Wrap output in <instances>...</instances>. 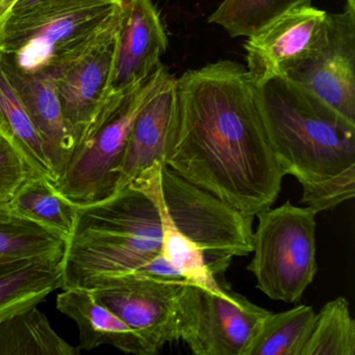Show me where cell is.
<instances>
[{
	"label": "cell",
	"instance_id": "1",
	"mask_svg": "<svg viewBox=\"0 0 355 355\" xmlns=\"http://www.w3.org/2000/svg\"><path fill=\"white\" fill-rule=\"evenodd\" d=\"M176 90L164 164L244 215L270 209L284 176L246 67L220 60L176 78Z\"/></svg>",
	"mask_w": 355,
	"mask_h": 355
},
{
	"label": "cell",
	"instance_id": "2",
	"mask_svg": "<svg viewBox=\"0 0 355 355\" xmlns=\"http://www.w3.org/2000/svg\"><path fill=\"white\" fill-rule=\"evenodd\" d=\"M255 88L278 167L301 184V202L319 214L353 199L355 124L288 78Z\"/></svg>",
	"mask_w": 355,
	"mask_h": 355
},
{
	"label": "cell",
	"instance_id": "3",
	"mask_svg": "<svg viewBox=\"0 0 355 355\" xmlns=\"http://www.w3.org/2000/svg\"><path fill=\"white\" fill-rule=\"evenodd\" d=\"M130 184L144 193L159 211L162 254L188 282L215 293L236 257L252 251L253 217L174 173L164 163L141 172Z\"/></svg>",
	"mask_w": 355,
	"mask_h": 355
},
{
	"label": "cell",
	"instance_id": "4",
	"mask_svg": "<svg viewBox=\"0 0 355 355\" xmlns=\"http://www.w3.org/2000/svg\"><path fill=\"white\" fill-rule=\"evenodd\" d=\"M162 247L157 207L128 184L105 200L78 207L73 232L66 241L62 288L93 290L128 274L147 275Z\"/></svg>",
	"mask_w": 355,
	"mask_h": 355
},
{
	"label": "cell",
	"instance_id": "5",
	"mask_svg": "<svg viewBox=\"0 0 355 355\" xmlns=\"http://www.w3.org/2000/svg\"><path fill=\"white\" fill-rule=\"evenodd\" d=\"M123 3L65 0L6 18L0 24V65L24 76L55 78L116 36Z\"/></svg>",
	"mask_w": 355,
	"mask_h": 355
},
{
	"label": "cell",
	"instance_id": "6",
	"mask_svg": "<svg viewBox=\"0 0 355 355\" xmlns=\"http://www.w3.org/2000/svg\"><path fill=\"white\" fill-rule=\"evenodd\" d=\"M317 213L290 200L257 216L252 259L247 270L272 300L299 302L318 272Z\"/></svg>",
	"mask_w": 355,
	"mask_h": 355
},
{
	"label": "cell",
	"instance_id": "7",
	"mask_svg": "<svg viewBox=\"0 0 355 355\" xmlns=\"http://www.w3.org/2000/svg\"><path fill=\"white\" fill-rule=\"evenodd\" d=\"M157 69L128 94L103 107L88 138L76 149L65 171L53 184L78 207L105 200L117 191L128 136L155 85Z\"/></svg>",
	"mask_w": 355,
	"mask_h": 355
},
{
	"label": "cell",
	"instance_id": "8",
	"mask_svg": "<svg viewBox=\"0 0 355 355\" xmlns=\"http://www.w3.org/2000/svg\"><path fill=\"white\" fill-rule=\"evenodd\" d=\"M268 313L227 284L219 294L184 282L176 298L178 338L196 355H244Z\"/></svg>",
	"mask_w": 355,
	"mask_h": 355
},
{
	"label": "cell",
	"instance_id": "9",
	"mask_svg": "<svg viewBox=\"0 0 355 355\" xmlns=\"http://www.w3.org/2000/svg\"><path fill=\"white\" fill-rule=\"evenodd\" d=\"M184 282L188 280L128 274L90 291L144 340L153 355L180 340L176 298Z\"/></svg>",
	"mask_w": 355,
	"mask_h": 355
},
{
	"label": "cell",
	"instance_id": "10",
	"mask_svg": "<svg viewBox=\"0 0 355 355\" xmlns=\"http://www.w3.org/2000/svg\"><path fill=\"white\" fill-rule=\"evenodd\" d=\"M286 78L355 124V11L327 14L325 40Z\"/></svg>",
	"mask_w": 355,
	"mask_h": 355
},
{
	"label": "cell",
	"instance_id": "11",
	"mask_svg": "<svg viewBox=\"0 0 355 355\" xmlns=\"http://www.w3.org/2000/svg\"><path fill=\"white\" fill-rule=\"evenodd\" d=\"M327 14L311 5L297 8L248 37L246 69L253 85L286 78L319 49L326 38Z\"/></svg>",
	"mask_w": 355,
	"mask_h": 355
},
{
	"label": "cell",
	"instance_id": "12",
	"mask_svg": "<svg viewBox=\"0 0 355 355\" xmlns=\"http://www.w3.org/2000/svg\"><path fill=\"white\" fill-rule=\"evenodd\" d=\"M167 46V34L153 0H124L101 110L147 80L162 65Z\"/></svg>",
	"mask_w": 355,
	"mask_h": 355
},
{
	"label": "cell",
	"instance_id": "13",
	"mask_svg": "<svg viewBox=\"0 0 355 355\" xmlns=\"http://www.w3.org/2000/svg\"><path fill=\"white\" fill-rule=\"evenodd\" d=\"M176 99V78L162 64L155 85L132 123L119 168L117 191L128 186L147 168L164 163L175 119Z\"/></svg>",
	"mask_w": 355,
	"mask_h": 355
},
{
	"label": "cell",
	"instance_id": "14",
	"mask_svg": "<svg viewBox=\"0 0 355 355\" xmlns=\"http://www.w3.org/2000/svg\"><path fill=\"white\" fill-rule=\"evenodd\" d=\"M115 41L116 36L53 78L76 148L88 138L103 107Z\"/></svg>",
	"mask_w": 355,
	"mask_h": 355
},
{
	"label": "cell",
	"instance_id": "15",
	"mask_svg": "<svg viewBox=\"0 0 355 355\" xmlns=\"http://www.w3.org/2000/svg\"><path fill=\"white\" fill-rule=\"evenodd\" d=\"M3 71L19 95L59 180L76 151V141L64 117L53 78Z\"/></svg>",
	"mask_w": 355,
	"mask_h": 355
},
{
	"label": "cell",
	"instance_id": "16",
	"mask_svg": "<svg viewBox=\"0 0 355 355\" xmlns=\"http://www.w3.org/2000/svg\"><path fill=\"white\" fill-rule=\"evenodd\" d=\"M57 307L71 318L80 330V351L110 345L125 353L153 355L148 345L86 288H63Z\"/></svg>",
	"mask_w": 355,
	"mask_h": 355
},
{
	"label": "cell",
	"instance_id": "17",
	"mask_svg": "<svg viewBox=\"0 0 355 355\" xmlns=\"http://www.w3.org/2000/svg\"><path fill=\"white\" fill-rule=\"evenodd\" d=\"M63 257H43L0 267V321L37 306L63 286Z\"/></svg>",
	"mask_w": 355,
	"mask_h": 355
},
{
	"label": "cell",
	"instance_id": "18",
	"mask_svg": "<svg viewBox=\"0 0 355 355\" xmlns=\"http://www.w3.org/2000/svg\"><path fill=\"white\" fill-rule=\"evenodd\" d=\"M51 327L37 306L22 309L0 321V355H78Z\"/></svg>",
	"mask_w": 355,
	"mask_h": 355
},
{
	"label": "cell",
	"instance_id": "19",
	"mask_svg": "<svg viewBox=\"0 0 355 355\" xmlns=\"http://www.w3.org/2000/svg\"><path fill=\"white\" fill-rule=\"evenodd\" d=\"M10 209L67 241L73 232L78 207L66 198L45 176L36 174L18 191Z\"/></svg>",
	"mask_w": 355,
	"mask_h": 355
},
{
	"label": "cell",
	"instance_id": "20",
	"mask_svg": "<svg viewBox=\"0 0 355 355\" xmlns=\"http://www.w3.org/2000/svg\"><path fill=\"white\" fill-rule=\"evenodd\" d=\"M315 311L309 305L288 311H269L257 324L244 355H301L315 323Z\"/></svg>",
	"mask_w": 355,
	"mask_h": 355
},
{
	"label": "cell",
	"instance_id": "21",
	"mask_svg": "<svg viewBox=\"0 0 355 355\" xmlns=\"http://www.w3.org/2000/svg\"><path fill=\"white\" fill-rule=\"evenodd\" d=\"M66 241L55 232L0 207V267L64 255Z\"/></svg>",
	"mask_w": 355,
	"mask_h": 355
},
{
	"label": "cell",
	"instance_id": "22",
	"mask_svg": "<svg viewBox=\"0 0 355 355\" xmlns=\"http://www.w3.org/2000/svg\"><path fill=\"white\" fill-rule=\"evenodd\" d=\"M0 132L14 143L36 173L55 184V172L45 155L42 140L19 95L0 65Z\"/></svg>",
	"mask_w": 355,
	"mask_h": 355
},
{
	"label": "cell",
	"instance_id": "23",
	"mask_svg": "<svg viewBox=\"0 0 355 355\" xmlns=\"http://www.w3.org/2000/svg\"><path fill=\"white\" fill-rule=\"evenodd\" d=\"M311 0H222L209 24L221 26L232 38L252 36L280 16Z\"/></svg>",
	"mask_w": 355,
	"mask_h": 355
},
{
	"label": "cell",
	"instance_id": "24",
	"mask_svg": "<svg viewBox=\"0 0 355 355\" xmlns=\"http://www.w3.org/2000/svg\"><path fill=\"white\" fill-rule=\"evenodd\" d=\"M355 321L349 302L338 297L315 313V323L301 355H354Z\"/></svg>",
	"mask_w": 355,
	"mask_h": 355
},
{
	"label": "cell",
	"instance_id": "25",
	"mask_svg": "<svg viewBox=\"0 0 355 355\" xmlns=\"http://www.w3.org/2000/svg\"><path fill=\"white\" fill-rule=\"evenodd\" d=\"M36 172L14 143L0 132V207H9Z\"/></svg>",
	"mask_w": 355,
	"mask_h": 355
},
{
	"label": "cell",
	"instance_id": "26",
	"mask_svg": "<svg viewBox=\"0 0 355 355\" xmlns=\"http://www.w3.org/2000/svg\"><path fill=\"white\" fill-rule=\"evenodd\" d=\"M51 1H55V0H16V3H14L6 18L21 15V14L26 13L30 10L40 7V6L45 5L47 3H51Z\"/></svg>",
	"mask_w": 355,
	"mask_h": 355
},
{
	"label": "cell",
	"instance_id": "27",
	"mask_svg": "<svg viewBox=\"0 0 355 355\" xmlns=\"http://www.w3.org/2000/svg\"><path fill=\"white\" fill-rule=\"evenodd\" d=\"M16 0H0V24L7 17Z\"/></svg>",
	"mask_w": 355,
	"mask_h": 355
},
{
	"label": "cell",
	"instance_id": "28",
	"mask_svg": "<svg viewBox=\"0 0 355 355\" xmlns=\"http://www.w3.org/2000/svg\"><path fill=\"white\" fill-rule=\"evenodd\" d=\"M347 8L355 11V0H347Z\"/></svg>",
	"mask_w": 355,
	"mask_h": 355
}]
</instances>
